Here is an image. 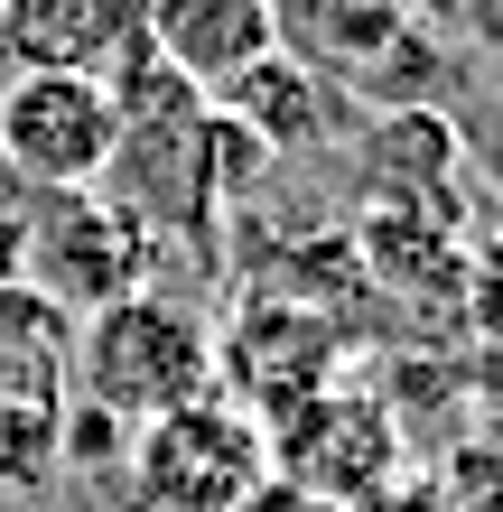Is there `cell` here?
<instances>
[{"label":"cell","instance_id":"obj_1","mask_svg":"<svg viewBox=\"0 0 503 512\" xmlns=\"http://www.w3.org/2000/svg\"><path fill=\"white\" fill-rule=\"evenodd\" d=\"M66 373L84 382V401L112 410L122 429H150V419L187 410L215 391V326H205L187 298L168 289H131L112 298V308H94L75 326V354Z\"/></svg>","mask_w":503,"mask_h":512},{"label":"cell","instance_id":"obj_2","mask_svg":"<svg viewBox=\"0 0 503 512\" xmlns=\"http://www.w3.org/2000/svg\"><path fill=\"white\" fill-rule=\"evenodd\" d=\"M280 56H299L308 75H327L345 103L410 112L448 84V47L429 19H410L401 0H271Z\"/></svg>","mask_w":503,"mask_h":512},{"label":"cell","instance_id":"obj_3","mask_svg":"<svg viewBox=\"0 0 503 512\" xmlns=\"http://www.w3.org/2000/svg\"><path fill=\"white\" fill-rule=\"evenodd\" d=\"M168 243L131 205H112L103 187H75V196H28L19 205V280L66 317H94L112 298L150 289L159 280Z\"/></svg>","mask_w":503,"mask_h":512},{"label":"cell","instance_id":"obj_4","mask_svg":"<svg viewBox=\"0 0 503 512\" xmlns=\"http://www.w3.org/2000/svg\"><path fill=\"white\" fill-rule=\"evenodd\" d=\"M122 475H131L140 512H233L243 494L271 485V429L243 401H215L205 391V401L131 429Z\"/></svg>","mask_w":503,"mask_h":512},{"label":"cell","instance_id":"obj_5","mask_svg":"<svg viewBox=\"0 0 503 512\" xmlns=\"http://www.w3.org/2000/svg\"><path fill=\"white\" fill-rule=\"evenodd\" d=\"M122 112H112L103 75H10L0 94V168L19 196H75L103 187Z\"/></svg>","mask_w":503,"mask_h":512},{"label":"cell","instance_id":"obj_6","mask_svg":"<svg viewBox=\"0 0 503 512\" xmlns=\"http://www.w3.org/2000/svg\"><path fill=\"white\" fill-rule=\"evenodd\" d=\"M271 475L327 494V503H373L382 485H401V419L373 391H317V401L271 419Z\"/></svg>","mask_w":503,"mask_h":512},{"label":"cell","instance_id":"obj_7","mask_svg":"<svg viewBox=\"0 0 503 512\" xmlns=\"http://www.w3.org/2000/svg\"><path fill=\"white\" fill-rule=\"evenodd\" d=\"M215 373L243 382L252 401H261V429H271L280 410H299V401L327 391V373H336V326L308 317L299 298H261V308H243V326L215 345Z\"/></svg>","mask_w":503,"mask_h":512},{"label":"cell","instance_id":"obj_8","mask_svg":"<svg viewBox=\"0 0 503 512\" xmlns=\"http://www.w3.org/2000/svg\"><path fill=\"white\" fill-rule=\"evenodd\" d=\"M140 47L215 103L224 84L243 66H261L280 38H271V0H140Z\"/></svg>","mask_w":503,"mask_h":512},{"label":"cell","instance_id":"obj_9","mask_svg":"<svg viewBox=\"0 0 503 512\" xmlns=\"http://www.w3.org/2000/svg\"><path fill=\"white\" fill-rule=\"evenodd\" d=\"M140 47V0H0V56L19 75H103Z\"/></svg>","mask_w":503,"mask_h":512},{"label":"cell","instance_id":"obj_10","mask_svg":"<svg viewBox=\"0 0 503 512\" xmlns=\"http://www.w3.org/2000/svg\"><path fill=\"white\" fill-rule=\"evenodd\" d=\"M457 122H438V103L410 112H373L364 149H354V177H364V205H401V215H448L457 187Z\"/></svg>","mask_w":503,"mask_h":512},{"label":"cell","instance_id":"obj_11","mask_svg":"<svg viewBox=\"0 0 503 512\" xmlns=\"http://www.w3.org/2000/svg\"><path fill=\"white\" fill-rule=\"evenodd\" d=\"M215 112H224V122H243L261 149H271V159H308V149H327V140H336L345 94H336L327 75H308L299 56H280V47H271L261 66H243V75L215 94Z\"/></svg>","mask_w":503,"mask_h":512},{"label":"cell","instance_id":"obj_12","mask_svg":"<svg viewBox=\"0 0 503 512\" xmlns=\"http://www.w3.org/2000/svg\"><path fill=\"white\" fill-rule=\"evenodd\" d=\"M66 364H0V494H28L56 475V429H66Z\"/></svg>","mask_w":503,"mask_h":512},{"label":"cell","instance_id":"obj_13","mask_svg":"<svg viewBox=\"0 0 503 512\" xmlns=\"http://www.w3.org/2000/svg\"><path fill=\"white\" fill-rule=\"evenodd\" d=\"M131 457V429L112 410H94V401H75L66 410V429H56V466H84V475H112Z\"/></svg>","mask_w":503,"mask_h":512},{"label":"cell","instance_id":"obj_14","mask_svg":"<svg viewBox=\"0 0 503 512\" xmlns=\"http://www.w3.org/2000/svg\"><path fill=\"white\" fill-rule=\"evenodd\" d=\"M233 512H345V503H327V494H308V485H289V475H271V485L243 494Z\"/></svg>","mask_w":503,"mask_h":512},{"label":"cell","instance_id":"obj_15","mask_svg":"<svg viewBox=\"0 0 503 512\" xmlns=\"http://www.w3.org/2000/svg\"><path fill=\"white\" fill-rule=\"evenodd\" d=\"M19 280V215H0V289Z\"/></svg>","mask_w":503,"mask_h":512},{"label":"cell","instance_id":"obj_16","mask_svg":"<svg viewBox=\"0 0 503 512\" xmlns=\"http://www.w3.org/2000/svg\"><path fill=\"white\" fill-rule=\"evenodd\" d=\"M401 10H410V19H429V10H457V0H401Z\"/></svg>","mask_w":503,"mask_h":512}]
</instances>
